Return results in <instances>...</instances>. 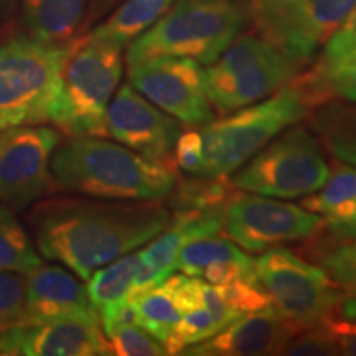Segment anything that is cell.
I'll return each instance as SVG.
<instances>
[{"label":"cell","instance_id":"6da1fadb","mask_svg":"<svg viewBox=\"0 0 356 356\" xmlns=\"http://www.w3.org/2000/svg\"><path fill=\"white\" fill-rule=\"evenodd\" d=\"M160 202L60 197L30 213L38 252L88 280L95 270L136 251L172 222Z\"/></svg>","mask_w":356,"mask_h":356},{"label":"cell","instance_id":"7a4b0ae2","mask_svg":"<svg viewBox=\"0 0 356 356\" xmlns=\"http://www.w3.org/2000/svg\"><path fill=\"white\" fill-rule=\"evenodd\" d=\"M58 188L91 198L160 202L178 180L175 165L142 157L102 137H70L51 157Z\"/></svg>","mask_w":356,"mask_h":356},{"label":"cell","instance_id":"3957f363","mask_svg":"<svg viewBox=\"0 0 356 356\" xmlns=\"http://www.w3.org/2000/svg\"><path fill=\"white\" fill-rule=\"evenodd\" d=\"M251 19L244 0H177L144 33L129 43L127 68L157 56L190 58L211 65Z\"/></svg>","mask_w":356,"mask_h":356},{"label":"cell","instance_id":"277c9868","mask_svg":"<svg viewBox=\"0 0 356 356\" xmlns=\"http://www.w3.org/2000/svg\"><path fill=\"white\" fill-rule=\"evenodd\" d=\"M314 109L293 76L259 104H249L203 127V165L198 177H228L266 144Z\"/></svg>","mask_w":356,"mask_h":356},{"label":"cell","instance_id":"5b68a950","mask_svg":"<svg viewBox=\"0 0 356 356\" xmlns=\"http://www.w3.org/2000/svg\"><path fill=\"white\" fill-rule=\"evenodd\" d=\"M71 43L32 37L0 43V131L53 122Z\"/></svg>","mask_w":356,"mask_h":356},{"label":"cell","instance_id":"8992f818","mask_svg":"<svg viewBox=\"0 0 356 356\" xmlns=\"http://www.w3.org/2000/svg\"><path fill=\"white\" fill-rule=\"evenodd\" d=\"M122 76V47L95 35L73 40L55 126L70 137H108L106 113Z\"/></svg>","mask_w":356,"mask_h":356},{"label":"cell","instance_id":"52a82bcc","mask_svg":"<svg viewBox=\"0 0 356 356\" xmlns=\"http://www.w3.org/2000/svg\"><path fill=\"white\" fill-rule=\"evenodd\" d=\"M297 70L299 66L266 38L238 37L204 70L208 101L218 114L233 113L286 86Z\"/></svg>","mask_w":356,"mask_h":356},{"label":"cell","instance_id":"ba28073f","mask_svg":"<svg viewBox=\"0 0 356 356\" xmlns=\"http://www.w3.org/2000/svg\"><path fill=\"white\" fill-rule=\"evenodd\" d=\"M328 173L320 142L307 129L291 127L239 167L231 181L236 190L262 197L297 198L317 191Z\"/></svg>","mask_w":356,"mask_h":356},{"label":"cell","instance_id":"9c48e42d","mask_svg":"<svg viewBox=\"0 0 356 356\" xmlns=\"http://www.w3.org/2000/svg\"><path fill=\"white\" fill-rule=\"evenodd\" d=\"M254 273L274 309L305 330L340 312L343 291L322 267L291 249H267L254 261Z\"/></svg>","mask_w":356,"mask_h":356},{"label":"cell","instance_id":"30bf717a","mask_svg":"<svg viewBox=\"0 0 356 356\" xmlns=\"http://www.w3.org/2000/svg\"><path fill=\"white\" fill-rule=\"evenodd\" d=\"M60 142V132L42 124L0 131V203L24 210L55 188L51 157Z\"/></svg>","mask_w":356,"mask_h":356},{"label":"cell","instance_id":"8fae6325","mask_svg":"<svg viewBox=\"0 0 356 356\" xmlns=\"http://www.w3.org/2000/svg\"><path fill=\"white\" fill-rule=\"evenodd\" d=\"M225 233L249 252L304 241L325 228L317 213L262 195L236 193L225 211Z\"/></svg>","mask_w":356,"mask_h":356},{"label":"cell","instance_id":"7c38bea8","mask_svg":"<svg viewBox=\"0 0 356 356\" xmlns=\"http://www.w3.org/2000/svg\"><path fill=\"white\" fill-rule=\"evenodd\" d=\"M129 84L177 121L207 126L215 118L204 86V70L190 58L157 56L129 66Z\"/></svg>","mask_w":356,"mask_h":356},{"label":"cell","instance_id":"4fadbf2b","mask_svg":"<svg viewBox=\"0 0 356 356\" xmlns=\"http://www.w3.org/2000/svg\"><path fill=\"white\" fill-rule=\"evenodd\" d=\"M108 137L129 147L142 157L175 165L173 149L181 126L162 113L131 84L115 91L106 113Z\"/></svg>","mask_w":356,"mask_h":356},{"label":"cell","instance_id":"5bb4252c","mask_svg":"<svg viewBox=\"0 0 356 356\" xmlns=\"http://www.w3.org/2000/svg\"><path fill=\"white\" fill-rule=\"evenodd\" d=\"M3 356H108L113 355L99 323H20L0 333Z\"/></svg>","mask_w":356,"mask_h":356},{"label":"cell","instance_id":"9a60e30c","mask_svg":"<svg viewBox=\"0 0 356 356\" xmlns=\"http://www.w3.org/2000/svg\"><path fill=\"white\" fill-rule=\"evenodd\" d=\"M24 323L88 322L99 323V315L89 302L86 287L76 275L58 264H40L24 274Z\"/></svg>","mask_w":356,"mask_h":356},{"label":"cell","instance_id":"2e32d148","mask_svg":"<svg viewBox=\"0 0 356 356\" xmlns=\"http://www.w3.org/2000/svg\"><path fill=\"white\" fill-rule=\"evenodd\" d=\"M273 305L234 320L208 340L188 346L180 355L188 356H252L282 355L293 337L304 332Z\"/></svg>","mask_w":356,"mask_h":356},{"label":"cell","instance_id":"e0dca14e","mask_svg":"<svg viewBox=\"0 0 356 356\" xmlns=\"http://www.w3.org/2000/svg\"><path fill=\"white\" fill-rule=\"evenodd\" d=\"M356 8V0H304L266 40L297 66L312 60Z\"/></svg>","mask_w":356,"mask_h":356},{"label":"cell","instance_id":"ac0fdd59","mask_svg":"<svg viewBox=\"0 0 356 356\" xmlns=\"http://www.w3.org/2000/svg\"><path fill=\"white\" fill-rule=\"evenodd\" d=\"M139 267V251L111 261L88 279L86 292L99 315L102 330L119 322H134L131 292Z\"/></svg>","mask_w":356,"mask_h":356},{"label":"cell","instance_id":"d6986e66","mask_svg":"<svg viewBox=\"0 0 356 356\" xmlns=\"http://www.w3.org/2000/svg\"><path fill=\"white\" fill-rule=\"evenodd\" d=\"M300 204L322 216L330 234L337 238L356 236V168L335 162L325 184Z\"/></svg>","mask_w":356,"mask_h":356},{"label":"cell","instance_id":"ffe728a7","mask_svg":"<svg viewBox=\"0 0 356 356\" xmlns=\"http://www.w3.org/2000/svg\"><path fill=\"white\" fill-rule=\"evenodd\" d=\"M89 0H22V17L30 37L47 43L73 42Z\"/></svg>","mask_w":356,"mask_h":356},{"label":"cell","instance_id":"44dd1931","mask_svg":"<svg viewBox=\"0 0 356 356\" xmlns=\"http://www.w3.org/2000/svg\"><path fill=\"white\" fill-rule=\"evenodd\" d=\"M307 118L320 145L338 162L356 167V102L332 99L312 109Z\"/></svg>","mask_w":356,"mask_h":356},{"label":"cell","instance_id":"7402d4cb","mask_svg":"<svg viewBox=\"0 0 356 356\" xmlns=\"http://www.w3.org/2000/svg\"><path fill=\"white\" fill-rule=\"evenodd\" d=\"M314 109L332 99L356 102V48L332 63H315L307 73L296 74Z\"/></svg>","mask_w":356,"mask_h":356},{"label":"cell","instance_id":"603a6c76","mask_svg":"<svg viewBox=\"0 0 356 356\" xmlns=\"http://www.w3.org/2000/svg\"><path fill=\"white\" fill-rule=\"evenodd\" d=\"M302 252L330 275L341 291L356 286V236L337 238L327 229L305 239Z\"/></svg>","mask_w":356,"mask_h":356},{"label":"cell","instance_id":"cb8c5ba5","mask_svg":"<svg viewBox=\"0 0 356 356\" xmlns=\"http://www.w3.org/2000/svg\"><path fill=\"white\" fill-rule=\"evenodd\" d=\"M175 0H127L91 35L126 47L150 29Z\"/></svg>","mask_w":356,"mask_h":356},{"label":"cell","instance_id":"d4e9b609","mask_svg":"<svg viewBox=\"0 0 356 356\" xmlns=\"http://www.w3.org/2000/svg\"><path fill=\"white\" fill-rule=\"evenodd\" d=\"M43 264L42 254L10 207L0 203V270L26 274Z\"/></svg>","mask_w":356,"mask_h":356},{"label":"cell","instance_id":"484cf974","mask_svg":"<svg viewBox=\"0 0 356 356\" xmlns=\"http://www.w3.org/2000/svg\"><path fill=\"white\" fill-rule=\"evenodd\" d=\"M131 309L134 323L144 328L147 333L157 338L163 345L167 343L184 315L162 284L134 297L131 300Z\"/></svg>","mask_w":356,"mask_h":356},{"label":"cell","instance_id":"4316f807","mask_svg":"<svg viewBox=\"0 0 356 356\" xmlns=\"http://www.w3.org/2000/svg\"><path fill=\"white\" fill-rule=\"evenodd\" d=\"M236 193L238 191L228 177L207 178L195 175L190 180H177L167 198H170V210L191 211L226 207Z\"/></svg>","mask_w":356,"mask_h":356},{"label":"cell","instance_id":"83f0119b","mask_svg":"<svg viewBox=\"0 0 356 356\" xmlns=\"http://www.w3.org/2000/svg\"><path fill=\"white\" fill-rule=\"evenodd\" d=\"M246 252L236 246L234 241L225 236L215 234L186 243L178 251L175 259V270H181L186 275L200 277L208 266L221 261H249Z\"/></svg>","mask_w":356,"mask_h":356},{"label":"cell","instance_id":"f1b7e54d","mask_svg":"<svg viewBox=\"0 0 356 356\" xmlns=\"http://www.w3.org/2000/svg\"><path fill=\"white\" fill-rule=\"evenodd\" d=\"M222 328L225 327H222L220 320L204 307L186 312V314L181 315L180 322H178L175 330L168 338L165 348L168 355H180L185 348L200 343L203 340H208V338L216 335L218 332H221Z\"/></svg>","mask_w":356,"mask_h":356},{"label":"cell","instance_id":"f546056e","mask_svg":"<svg viewBox=\"0 0 356 356\" xmlns=\"http://www.w3.org/2000/svg\"><path fill=\"white\" fill-rule=\"evenodd\" d=\"M104 335L108 338L113 355L121 356H160L168 355L157 338L147 333L144 328L134 322H119L106 328Z\"/></svg>","mask_w":356,"mask_h":356},{"label":"cell","instance_id":"4dcf8cb0","mask_svg":"<svg viewBox=\"0 0 356 356\" xmlns=\"http://www.w3.org/2000/svg\"><path fill=\"white\" fill-rule=\"evenodd\" d=\"M218 287H220L222 299L229 305V309L236 312L239 317L273 305L269 293L264 291L256 275L233 280V282Z\"/></svg>","mask_w":356,"mask_h":356},{"label":"cell","instance_id":"1f68e13d","mask_svg":"<svg viewBox=\"0 0 356 356\" xmlns=\"http://www.w3.org/2000/svg\"><path fill=\"white\" fill-rule=\"evenodd\" d=\"M25 280L24 274L0 270V333L24 323Z\"/></svg>","mask_w":356,"mask_h":356},{"label":"cell","instance_id":"d6a6232c","mask_svg":"<svg viewBox=\"0 0 356 356\" xmlns=\"http://www.w3.org/2000/svg\"><path fill=\"white\" fill-rule=\"evenodd\" d=\"M302 2L304 0H252L249 10L261 37H269L292 12L302 6Z\"/></svg>","mask_w":356,"mask_h":356},{"label":"cell","instance_id":"836d02e7","mask_svg":"<svg viewBox=\"0 0 356 356\" xmlns=\"http://www.w3.org/2000/svg\"><path fill=\"white\" fill-rule=\"evenodd\" d=\"M162 286L170 293L173 302L181 314L202 309L203 307V286L204 280H200L195 275L175 274L168 275Z\"/></svg>","mask_w":356,"mask_h":356},{"label":"cell","instance_id":"e575fe53","mask_svg":"<svg viewBox=\"0 0 356 356\" xmlns=\"http://www.w3.org/2000/svg\"><path fill=\"white\" fill-rule=\"evenodd\" d=\"M318 325L330 341L333 353L356 356V317H345L337 312Z\"/></svg>","mask_w":356,"mask_h":356},{"label":"cell","instance_id":"d590c367","mask_svg":"<svg viewBox=\"0 0 356 356\" xmlns=\"http://www.w3.org/2000/svg\"><path fill=\"white\" fill-rule=\"evenodd\" d=\"M175 165L191 175H198L203 165V137L198 131H186L178 136L173 149Z\"/></svg>","mask_w":356,"mask_h":356},{"label":"cell","instance_id":"8d00e7d4","mask_svg":"<svg viewBox=\"0 0 356 356\" xmlns=\"http://www.w3.org/2000/svg\"><path fill=\"white\" fill-rule=\"evenodd\" d=\"M356 48V8L351 15L343 22V25L327 40L325 50L320 55L317 63L327 65L338 60L346 53Z\"/></svg>","mask_w":356,"mask_h":356},{"label":"cell","instance_id":"74e56055","mask_svg":"<svg viewBox=\"0 0 356 356\" xmlns=\"http://www.w3.org/2000/svg\"><path fill=\"white\" fill-rule=\"evenodd\" d=\"M340 314H343L345 317H356V286L343 291Z\"/></svg>","mask_w":356,"mask_h":356},{"label":"cell","instance_id":"f35d334b","mask_svg":"<svg viewBox=\"0 0 356 356\" xmlns=\"http://www.w3.org/2000/svg\"><path fill=\"white\" fill-rule=\"evenodd\" d=\"M0 2H7V0H0Z\"/></svg>","mask_w":356,"mask_h":356}]
</instances>
